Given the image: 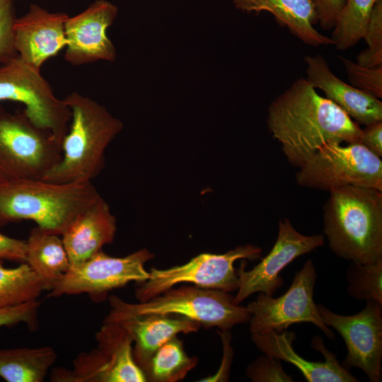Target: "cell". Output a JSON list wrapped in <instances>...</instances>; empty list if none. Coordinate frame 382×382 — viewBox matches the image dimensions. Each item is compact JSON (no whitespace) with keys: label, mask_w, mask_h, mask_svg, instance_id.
<instances>
[{"label":"cell","mask_w":382,"mask_h":382,"mask_svg":"<svg viewBox=\"0 0 382 382\" xmlns=\"http://www.w3.org/2000/svg\"><path fill=\"white\" fill-rule=\"evenodd\" d=\"M367 48L357 57V63L368 67L382 66V0H376L363 36Z\"/></svg>","instance_id":"obj_28"},{"label":"cell","mask_w":382,"mask_h":382,"mask_svg":"<svg viewBox=\"0 0 382 382\" xmlns=\"http://www.w3.org/2000/svg\"><path fill=\"white\" fill-rule=\"evenodd\" d=\"M96 347L81 352L71 369L54 368V382H145L142 370L134 361L133 339L119 322L104 320L96 332Z\"/></svg>","instance_id":"obj_8"},{"label":"cell","mask_w":382,"mask_h":382,"mask_svg":"<svg viewBox=\"0 0 382 382\" xmlns=\"http://www.w3.org/2000/svg\"><path fill=\"white\" fill-rule=\"evenodd\" d=\"M306 79L358 125L382 121V102L337 77L320 54L304 57Z\"/></svg>","instance_id":"obj_18"},{"label":"cell","mask_w":382,"mask_h":382,"mask_svg":"<svg viewBox=\"0 0 382 382\" xmlns=\"http://www.w3.org/2000/svg\"><path fill=\"white\" fill-rule=\"evenodd\" d=\"M13 101L25 106L30 120L50 131L62 144L71 112L63 99L56 97L40 69L18 56L0 66V103Z\"/></svg>","instance_id":"obj_10"},{"label":"cell","mask_w":382,"mask_h":382,"mask_svg":"<svg viewBox=\"0 0 382 382\" xmlns=\"http://www.w3.org/2000/svg\"><path fill=\"white\" fill-rule=\"evenodd\" d=\"M107 321L119 322L131 334L133 357L141 369L165 342L180 333L195 332L201 328L198 323L174 314L132 316Z\"/></svg>","instance_id":"obj_20"},{"label":"cell","mask_w":382,"mask_h":382,"mask_svg":"<svg viewBox=\"0 0 382 382\" xmlns=\"http://www.w3.org/2000/svg\"><path fill=\"white\" fill-rule=\"evenodd\" d=\"M50 347L0 349V377L7 382H42L54 364Z\"/></svg>","instance_id":"obj_23"},{"label":"cell","mask_w":382,"mask_h":382,"mask_svg":"<svg viewBox=\"0 0 382 382\" xmlns=\"http://www.w3.org/2000/svg\"><path fill=\"white\" fill-rule=\"evenodd\" d=\"M68 17L64 13H51L32 4L24 16L16 20L14 44L18 56L41 69L47 59L65 49Z\"/></svg>","instance_id":"obj_16"},{"label":"cell","mask_w":382,"mask_h":382,"mask_svg":"<svg viewBox=\"0 0 382 382\" xmlns=\"http://www.w3.org/2000/svg\"><path fill=\"white\" fill-rule=\"evenodd\" d=\"M262 250L260 247L246 244L223 254L201 253L183 265L168 269L152 267L149 278L139 283L136 298L139 302L146 301L180 283L226 292L237 290L238 278L234 262L259 259Z\"/></svg>","instance_id":"obj_9"},{"label":"cell","mask_w":382,"mask_h":382,"mask_svg":"<svg viewBox=\"0 0 382 382\" xmlns=\"http://www.w3.org/2000/svg\"><path fill=\"white\" fill-rule=\"evenodd\" d=\"M316 11L318 23L324 30L335 27L345 0H311Z\"/></svg>","instance_id":"obj_33"},{"label":"cell","mask_w":382,"mask_h":382,"mask_svg":"<svg viewBox=\"0 0 382 382\" xmlns=\"http://www.w3.org/2000/svg\"><path fill=\"white\" fill-rule=\"evenodd\" d=\"M110 310L104 320L146 314H174L198 323L201 327H216L223 331L249 321L247 307L234 303L228 292L183 286L170 288L144 302L128 303L116 296L108 299Z\"/></svg>","instance_id":"obj_5"},{"label":"cell","mask_w":382,"mask_h":382,"mask_svg":"<svg viewBox=\"0 0 382 382\" xmlns=\"http://www.w3.org/2000/svg\"><path fill=\"white\" fill-rule=\"evenodd\" d=\"M317 308L323 323L337 330L345 342L347 354L342 366L359 368L370 381H381L382 304L366 301L362 311L351 316L335 313L323 304Z\"/></svg>","instance_id":"obj_13"},{"label":"cell","mask_w":382,"mask_h":382,"mask_svg":"<svg viewBox=\"0 0 382 382\" xmlns=\"http://www.w3.org/2000/svg\"><path fill=\"white\" fill-rule=\"evenodd\" d=\"M71 112L62 141V158L43 180L57 183L92 182L105 165V153L123 128L106 108L77 92L64 99Z\"/></svg>","instance_id":"obj_3"},{"label":"cell","mask_w":382,"mask_h":382,"mask_svg":"<svg viewBox=\"0 0 382 382\" xmlns=\"http://www.w3.org/2000/svg\"><path fill=\"white\" fill-rule=\"evenodd\" d=\"M359 142L382 157V121L366 125L361 129Z\"/></svg>","instance_id":"obj_35"},{"label":"cell","mask_w":382,"mask_h":382,"mask_svg":"<svg viewBox=\"0 0 382 382\" xmlns=\"http://www.w3.org/2000/svg\"><path fill=\"white\" fill-rule=\"evenodd\" d=\"M324 242L321 234L306 236L289 219L279 221L277 240L269 253L248 271L245 270V260H241L237 270L238 285L234 303L239 305L257 292L273 296L284 284L279 275L282 270L296 257L323 245Z\"/></svg>","instance_id":"obj_14"},{"label":"cell","mask_w":382,"mask_h":382,"mask_svg":"<svg viewBox=\"0 0 382 382\" xmlns=\"http://www.w3.org/2000/svg\"><path fill=\"white\" fill-rule=\"evenodd\" d=\"M246 376L254 382L294 381L284 371L279 359L265 354L248 366Z\"/></svg>","instance_id":"obj_31"},{"label":"cell","mask_w":382,"mask_h":382,"mask_svg":"<svg viewBox=\"0 0 382 382\" xmlns=\"http://www.w3.org/2000/svg\"><path fill=\"white\" fill-rule=\"evenodd\" d=\"M346 277L351 296L382 304V258L368 264L351 261Z\"/></svg>","instance_id":"obj_27"},{"label":"cell","mask_w":382,"mask_h":382,"mask_svg":"<svg viewBox=\"0 0 382 382\" xmlns=\"http://www.w3.org/2000/svg\"><path fill=\"white\" fill-rule=\"evenodd\" d=\"M303 187L331 191L346 186L382 191V161L361 142L327 143L296 173Z\"/></svg>","instance_id":"obj_7"},{"label":"cell","mask_w":382,"mask_h":382,"mask_svg":"<svg viewBox=\"0 0 382 382\" xmlns=\"http://www.w3.org/2000/svg\"><path fill=\"white\" fill-rule=\"evenodd\" d=\"M316 277L315 266L309 259L295 274L290 287L283 295L273 298L260 293L246 306L250 313V332H282L292 324L311 323L332 340L334 334L322 320L313 301Z\"/></svg>","instance_id":"obj_12"},{"label":"cell","mask_w":382,"mask_h":382,"mask_svg":"<svg viewBox=\"0 0 382 382\" xmlns=\"http://www.w3.org/2000/svg\"><path fill=\"white\" fill-rule=\"evenodd\" d=\"M26 244L25 263L44 291H50L71 267L62 236L36 226L31 229Z\"/></svg>","instance_id":"obj_22"},{"label":"cell","mask_w":382,"mask_h":382,"mask_svg":"<svg viewBox=\"0 0 382 382\" xmlns=\"http://www.w3.org/2000/svg\"><path fill=\"white\" fill-rule=\"evenodd\" d=\"M252 341L264 354L294 365L308 382H356L354 377L342 365L335 355L328 350L322 338L316 336L311 342L315 349L325 357L324 361H311L298 354L293 348L295 333L286 330L278 332L270 330L251 333Z\"/></svg>","instance_id":"obj_17"},{"label":"cell","mask_w":382,"mask_h":382,"mask_svg":"<svg viewBox=\"0 0 382 382\" xmlns=\"http://www.w3.org/2000/svg\"><path fill=\"white\" fill-rule=\"evenodd\" d=\"M40 301L37 299L18 305L0 308V328L25 323L31 330L37 327Z\"/></svg>","instance_id":"obj_32"},{"label":"cell","mask_w":382,"mask_h":382,"mask_svg":"<svg viewBox=\"0 0 382 382\" xmlns=\"http://www.w3.org/2000/svg\"><path fill=\"white\" fill-rule=\"evenodd\" d=\"M44 291L27 263L6 267L0 260V308L38 299Z\"/></svg>","instance_id":"obj_25"},{"label":"cell","mask_w":382,"mask_h":382,"mask_svg":"<svg viewBox=\"0 0 382 382\" xmlns=\"http://www.w3.org/2000/svg\"><path fill=\"white\" fill-rule=\"evenodd\" d=\"M100 197L92 182L57 183L43 179L0 183V227L23 220L62 235L69 224Z\"/></svg>","instance_id":"obj_4"},{"label":"cell","mask_w":382,"mask_h":382,"mask_svg":"<svg viewBox=\"0 0 382 382\" xmlns=\"http://www.w3.org/2000/svg\"><path fill=\"white\" fill-rule=\"evenodd\" d=\"M61 158L62 144L23 110L0 109V183L43 179Z\"/></svg>","instance_id":"obj_6"},{"label":"cell","mask_w":382,"mask_h":382,"mask_svg":"<svg viewBox=\"0 0 382 382\" xmlns=\"http://www.w3.org/2000/svg\"><path fill=\"white\" fill-rule=\"evenodd\" d=\"M26 251V241L0 233V260L25 262Z\"/></svg>","instance_id":"obj_34"},{"label":"cell","mask_w":382,"mask_h":382,"mask_svg":"<svg viewBox=\"0 0 382 382\" xmlns=\"http://www.w3.org/2000/svg\"><path fill=\"white\" fill-rule=\"evenodd\" d=\"M116 231L115 216L100 196L79 213L61 235L71 265L88 259L112 243Z\"/></svg>","instance_id":"obj_19"},{"label":"cell","mask_w":382,"mask_h":382,"mask_svg":"<svg viewBox=\"0 0 382 382\" xmlns=\"http://www.w3.org/2000/svg\"><path fill=\"white\" fill-rule=\"evenodd\" d=\"M267 125L288 162L301 167L323 144L360 140L361 128L304 78L270 103Z\"/></svg>","instance_id":"obj_1"},{"label":"cell","mask_w":382,"mask_h":382,"mask_svg":"<svg viewBox=\"0 0 382 382\" xmlns=\"http://www.w3.org/2000/svg\"><path fill=\"white\" fill-rule=\"evenodd\" d=\"M196 357H190L177 336L162 345L142 368L146 381L176 382L183 380L197 364Z\"/></svg>","instance_id":"obj_24"},{"label":"cell","mask_w":382,"mask_h":382,"mask_svg":"<svg viewBox=\"0 0 382 382\" xmlns=\"http://www.w3.org/2000/svg\"><path fill=\"white\" fill-rule=\"evenodd\" d=\"M376 1L345 0L330 37L338 50L351 48L363 39Z\"/></svg>","instance_id":"obj_26"},{"label":"cell","mask_w":382,"mask_h":382,"mask_svg":"<svg viewBox=\"0 0 382 382\" xmlns=\"http://www.w3.org/2000/svg\"><path fill=\"white\" fill-rule=\"evenodd\" d=\"M234 6L243 12L270 13L275 21L304 44L319 47L332 45L330 37L319 33L315 6L311 0H232Z\"/></svg>","instance_id":"obj_21"},{"label":"cell","mask_w":382,"mask_h":382,"mask_svg":"<svg viewBox=\"0 0 382 382\" xmlns=\"http://www.w3.org/2000/svg\"><path fill=\"white\" fill-rule=\"evenodd\" d=\"M154 256L146 248L125 257L110 256L101 250L83 261L71 265L49 296L86 294L93 301H104L114 289L131 282L141 283L147 280L150 273L144 266Z\"/></svg>","instance_id":"obj_11"},{"label":"cell","mask_w":382,"mask_h":382,"mask_svg":"<svg viewBox=\"0 0 382 382\" xmlns=\"http://www.w3.org/2000/svg\"><path fill=\"white\" fill-rule=\"evenodd\" d=\"M329 192L323 219L331 251L362 264L382 258V191L346 186Z\"/></svg>","instance_id":"obj_2"},{"label":"cell","mask_w":382,"mask_h":382,"mask_svg":"<svg viewBox=\"0 0 382 382\" xmlns=\"http://www.w3.org/2000/svg\"><path fill=\"white\" fill-rule=\"evenodd\" d=\"M14 0H0V64L18 56L14 44Z\"/></svg>","instance_id":"obj_30"},{"label":"cell","mask_w":382,"mask_h":382,"mask_svg":"<svg viewBox=\"0 0 382 382\" xmlns=\"http://www.w3.org/2000/svg\"><path fill=\"white\" fill-rule=\"evenodd\" d=\"M117 12V7L111 2L97 0L83 12L68 17L65 23V60L74 66L100 60L114 61L116 49L107 35V29Z\"/></svg>","instance_id":"obj_15"},{"label":"cell","mask_w":382,"mask_h":382,"mask_svg":"<svg viewBox=\"0 0 382 382\" xmlns=\"http://www.w3.org/2000/svg\"><path fill=\"white\" fill-rule=\"evenodd\" d=\"M349 84L378 99L382 98V66L368 67L339 56Z\"/></svg>","instance_id":"obj_29"}]
</instances>
